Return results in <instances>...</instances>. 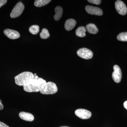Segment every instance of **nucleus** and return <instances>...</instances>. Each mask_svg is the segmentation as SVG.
Segmentation results:
<instances>
[{"instance_id":"f257e3e1","label":"nucleus","mask_w":127,"mask_h":127,"mask_svg":"<svg viewBox=\"0 0 127 127\" xmlns=\"http://www.w3.org/2000/svg\"><path fill=\"white\" fill-rule=\"evenodd\" d=\"M34 78L30 79L27 83L23 86L24 90L27 92H40L46 81L37 75L34 76Z\"/></svg>"},{"instance_id":"f03ea898","label":"nucleus","mask_w":127,"mask_h":127,"mask_svg":"<svg viewBox=\"0 0 127 127\" xmlns=\"http://www.w3.org/2000/svg\"><path fill=\"white\" fill-rule=\"evenodd\" d=\"M34 74L30 72H24L15 77V82L19 86H24L30 79L34 78Z\"/></svg>"},{"instance_id":"7ed1b4c3","label":"nucleus","mask_w":127,"mask_h":127,"mask_svg":"<svg viewBox=\"0 0 127 127\" xmlns=\"http://www.w3.org/2000/svg\"><path fill=\"white\" fill-rule=\"evenodd\" d=\"M57 91L58 88L56 84L49 82L43 86L40 92L43 94H53L56 93Z\"/></svg>"},{"instance_id":"20e7f679","label":"nucleus","mask_w":127,"mask_h":127,"mask_svg":"<svg viewBox=\"0 0 127 127\" xmlns=\"http://www.w3.org/2000/svg\"><path fill=\"white\" fill-rule=\"evenodd\" d=\"M25 9V6L21 2H18L15 6L11 13V17L15 18L18 17L22 14Z\"/></svg>"},{"instance_id":"39448f33","label":"nucleus","mask_w":127,"mask_h":127,"mask_svg":"<svg viewBox=\"0 0 127 127\" xmlns=\"http://www.w3.org/2000/svg\"><path fill=\"white\" fill-rule=\"evenodd\" d=\"M78 56L83 59H91L93 56L92 52L85 48H80L77 51Z\"/></svg>"},{"instance_id":"423d86ee","label":"nucleus","mask_w":127,"mask_h":127,"mask_svg":"<svg viewBox=\"0 0 127 127\" xmlns=\"http://www.w3.org/2000/svg\"><path fill=\"white\" fill-rule=\"evenodd\" d=\"M115 5L116 10L119 14L122 15H125L127 14V7L123 1L121 0L116 1Z\"/></svg>"},{"instance_id":"0eeeda50","label":"nucleus","mask_w":127,"mask_h":127,"mask_svg":"<svg viewBox=\"0 0 127 127\" xmlns=\"http://www.w3.org/2000/svg\"><path fill=\"white\" fill-rule=\"evenodd\" d=\"M75 114L77 117L83 119L90 118L92 113L90 111L84 109H78L75 111Z\"/></svg>"},{"instance_id":"6e6552de","label":"nucleus","mask_w":127,"mask_h":127,"mask_svg":"<svg viewBox=\"0 0 127 127\" xmlns=\"http://www.w3.org/2000/svg\"><path fill=\"white\" fill-rule=\"evenodd\" d=\"M114 71L112 75L113 79L115 82L119 83L122 79V72L119 66L115 65L113 67Z\"/></svg>"},{"instance_id":"1a4fd4ad","label":"nucleus","mask_w":127,"mask_h":127,"mask_svg":"<svg viewBox=\"0 0 127 127\" xmlns=\"http://www.w3.org/2000/svg\"><path fill=\"white\" fill-rule=\"evenodd\" d=\"M87 12L89 14L101 16L103 14V11L99 7H95L92 6L87 5L85 7Z\"/></svg>"},{"instance_id":"9d476101","label":"nucleus","mask_w":127,"mask_h":127,"mask_svg":"<svg viewBox=\"0 0 127 127\" xmlns=\"http://www.w3.org/2000/svg\"><path fill=\"white\" fill-rule=\"evenodd\" d=\"M4 33L6 36L10 39H17L20 36V33L18 32L10 29H6L5 30Z\"/></svg>"},{"instance_id":"9b49d317","label":"nucleus","mask_w":127,"mask_h":127,"mask_svg":"<svg viewBox=\"0 0 127 127\" xmlns=\"http://www.w3.org/2000/svg\"><path fill=\"white\" fill-rule=\"evenodd\" d=\"M19 116L22 120L28 122H32L34 119V116L32 114L26 112H21Z\"/></svg>"},{"instance_id":"f8f14e48","label":"nucleus","mask_w":127,"mask_h":127,"mask_svg":"<svg viewBox=\"0 0 127 127\" xmlns=\"http://www.w3.org/2000/svg\"><path fill=\"white\" fill-rule=\"evenodd\" d=\"M76 24V22L74 19H68L65 22V28L66 31H71L75 27Z\"/></svg>"},{"instance_id":"ddd939ff","label":"nucleus","mask_w":127,"mask_h":127,"mask_svg":"<svg viewBox=\"0 0 127 127\" xmlns=\"http://www.w3.org/2000/svg\"><path fill=\"white\" fill-rule=\"evenodd\" d=\"M86 29L88 32L92 34H96L98 32V29L96 25L93 23H89L87 25Z\"/></svg>"},{"instance_id":"4468645a","label":"nucleus","mask_w":127,"mask_h":127,"mask_svg":"<svg viewBox=\"0 0 127 127\" xmlns=\"http://www.w3.org/2000/svg\"><path fill=\"white\" fill-rule=\"evenodd\" d=\"M55 15L54 19L56 21H59L61 18L63 13V9L60 6H58L55 9Z\"/></svg>"},{"instance_id":"2eb2a0df","label":"nucleus","mask_w":127,"mask_h":127,"mask_svg":"<svg viewBox=\"0 0 127 127\" xmlns=\"http://www.w3.org/2000/svg\"><path fill=\"white\" fill-rule=\"evenodd\" d=\"M86 29L84 27H79L76 31V34L79 37H83L86 36Z\"/></svg>"},{"instance_id":"dca6fc26","label":"nucleus","mask_w":127,"mask_h":127,"mask_svg":"<svg viewBox=\"0 0 127 127\" xmlns=\"http://www.w3.org/2000/svg\"><path fill=\"white\" fill-rule=\"evenodd\" d=\"M51 1L50 0H36L34 2V5L36 7H42L48 4Z\"/></svg>"},{"instance_id":"f3484780","label":"nucleus","mask_w":127,"mask_h":127,"mask_svg":"<svg viewBox=\"0 0 127 127\" xmlns=\"http://www.w3.org/2000/svg\"><path fill=\"white\" fill-rule=\"evenodd\" d=\"M40 28L38 25H32L29 28V31L30 33L33 35H36L39 32Z\"/></svg>"},{"instance_id":"a211bd4d","label":"nucleus","mask_w":127,"mask_h":127,"mask_svg":"<svg viewBox=\"0 0 127 127\" xmlns=\"http://www.w3.org/2000/svg\"><path fill=\"white\" fill-rule=\"evenodd\" d=\"M40 36L42 39H47L50 36L49 32L47 29L43 28L42 30V31L40 33Z\"/></svg>"},{"instance_id":"6ab92c4d","label":"nucleus","mask_w":127,"mask_h":127,"mask_svg":"<svg viewBox=\"0 0 127 127\" xmlns=\"http://www.w3.org/2000/svg\"><path fill=\"white\" fill-rule=\"evenodd\" d=\"M117 39L121 41H127V32L120 33L117 36Z\"/></svg>"},{"instance_id":"aec40b11","label":"nucleus","mask_w":127,"mask_h":127,"mask_svg":"<svg viewBox=\"0 0 127 127\" xmlns=\"http://www.w3.org/2000/svg\"><path fill=\"white\" fill-rule=\"evenodd\" d=\"M88 1L90 3L98 5L101 4V1L100 0H88Z\"/></svg>"},{"instance_id":"412c9836","label":"nucleus","mask_w":127,"mask_h":127,"mask_svg":"<svg viewBox=\"0 0 127 127\" xmlns=\"http://www.w3.org/2000/svg\"><path fill=\"white\" fill-rule=\"evenodd\" d=\"M7 1V0H0V8L2 6L5 4Z\"/></svg>"},{"instance_id":"4be33fe9","label":"nucleus","mask_w":127,"mask_h":127,"mask_svg":"<svg viewBox=\"0 0 127 127\" xmlns=\"http://www.w3.org/2000/svg\"><path fill=\"white\" fill-rule=\"evenodd\" d=\"M0 127H10L2 122H0Z\"/></svg>"},{"instance_id":"5701e85b","label":"nucleus","mask_w":127,"mask_h":127,"mask_svg":"<svg viewBox=\"0 0 127 127\" xmlns=\"http://www.w3.org/2000/svg\"><path fill=\"white\" fill-rule=\"evenodd\" d=\"M4 108V106L2 103V101L0 99V110H2Z\"/></svg>"},{"instance_id":"b1692460","label":"nucleus","mask_w":127,"mask_h":127,"mask_svg":"<svg viewBox=\"0 0 127 127\" xmlns=\"http://www.w3.org/2000/svg\"><path fill=\"white\" fill-rule=\"evenodd\" d=\"M124 106L125 108L127 109V101H125L124 103Z\"/></svg>"},{"instance_id":"393cba45","label":"nucleus","mask_w":127,"mask_h":127,"mask_svg":"<svg viewBox=\"0 0 127 127\" xmlns=\"http://www.w3.org/2000/svg\"><path fill=\"white\" fill-rule=\"evenodd\" d=\"M67 127V126H63V127Z\"/></svg>"}]
</instances>
